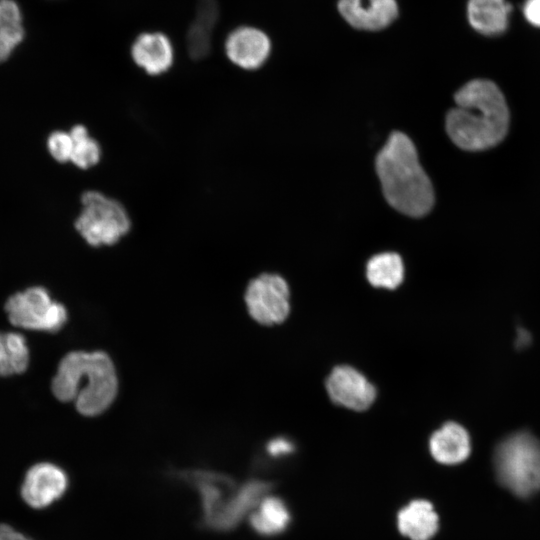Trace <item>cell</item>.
I'll return each instance as SVG.
<instances>
[{"label":"cell","mask_w":540,"mask_h":540,"mask_svg":"<svg viewBox=\"0 0 540 540\" xmlns=\"http://www.w3.org/2000/svg\"><path fill=\"white\" fill-rule=\"evenodd\" d=\"M456 107L446 117L450 139L468 151L485 150L505 137L509 111L499 88L491 81L475 79L455 94Z\"/></svg>","instance_id":"1"},{"label":"cell","mask_w":540,"mask_h":540,"mask_svg":"<svg viewBox=\"0 0 540 540\" xmlns=\"http://www.w3.org/2000/svg\"><path fill=\"white\" fill-rule=\"evenodd\" d=\"M118 378L114 363L103 351H72L60 361L52 380V392L62 401H74L88 417L105 412L114 402Z\"/></svg>","instance_id":"2"},{"label":"cell","mask_w":540,"mask_h":540,"mask_svg":"<svg viewBox=\"0 0 540 540\" xmlns=\"http://www.w3.org/2000/svg\"><path fill=\"white\" fill-rule=\"evenodd\" d=\"M376 171L384 196L393 208L413 217L430 211L433 186L408 136L401 132L390 135L376 157Z\"/></svg>","instance_id":"3"},{"label":"cell","mask_w":540,"mask_h":540,"mask_svg":"<svg viewBox=\"0 0 540 540\" xmlns=\"http://www.w3.org/2000/svg\"><path fill=\"white\" fill-rule=\"evenodd\" d=\"M184 477L198 490L204 521L217 530L235 527L267 495L270 484L251 480L237 487L227 476L209 471L186 472Z\"/></svg>","instance_id":"4"},{"label":"cell","mask_w":540,"mask_h":540,"mask_svg":"<svg viewBox=\"0 0 540 540\" xmlns=\"http://www.w3.org/2000/svg\"><path fill=\"white\" fill-rule=\"evenodd\" d=\"M494 467L498 482L516 496L540 491V440L524 431L508 436L495 449Z\"/></svg>","instance_id":"5"},{"label":"cell","mask_w":540,"mask_h":540,"mask_svg":"<svg viewBox=\"0 0 540 540\" xmlns=\"http://www.w3.org/2000/svg\"><path fill=\"white\" fill-rule=\"evenodd\" d=\"M81 203L82 210L75 227L89 245H113L129 232L130 217L116 199L89 190L81 196Z\"/></svg>","instance_id":"6"},{"label":"cell","mask_w":540,"mask_h":540,"mask_svg":"<svg viewBox=\"0 0 540 540\" xmlns=\"http://www.w3.org/2000/svg\"><path fill=\"white\" fill-rule=\"evenodd\" d=\"M10 322L24 329L57 332L67 322V310L43 287H31L12 295L5 304Z\"/></svg>","instance_id":"7"},{"label":"cell","mask_w":540,"mask_h":540,"mask_svg":"<svg viewBox=\"0 0 540 540\" xmlns=\"http://www.w3.org/2000/svg\"><path fill=\"white\" fill-rule=\"evenodd\" d=\"M290 291L279 275L265 273L252 279L245 291L249 315L259 324L274 325L284 322L290 312Z\"/></svg>","instance_id":"8"},{"label":"cell","mask_w":540,"mask_h":540,"mask_svg":"<svg viewBox=\"0 0 540 540\" xmlns=\"http://www.w3.org/2000/svg\"><path fill=\"white\" fill-rule=\"evenodd\" d=\"M326 390L337 405L354 411L367 410L376 399V388L349 365L336 366L326 379Z\"/></svg>","instance_id":"9"},{"label":"cell","mask_w":540,"mask_h":540,"mask_svg":"<svg viewBox=\"0 0 540 540\" xmlns=\"http://www.w3.org/2000/svg\"><path fill=\"white\" fill-rule=\"evenodd\" d=\"M66 473L52 463H39L26 473L21 495L32 508H45L59 499L67 489Z\"/></svg>","instance_id":"10"},{"label":"cell","mask_w":540,"mask_h":540,"mask_svg":"<svg viewBox=\"0 0 540 540\" xmlns=\"http://www.w3.org/2000/svg\"><path fill=\"white\" fill-rule=\"evenodd\" d=\"M338 11L353 28L378 31L398 16L396 0H339Z\"/></svg>","instance_id":"11"},{"label":"cell","mask_w":540,"mask_h":540,"mask_svg":"<svg viewBox=\"0 0 540 540\" xmlns=\"http://www.w3.org/2000/svg\"><path fill=\"white\" fill-rule=\"evenodd\" d=\"M270 48L268 36L253 27L235 29L225 43L229 60L244 69L259 68L268 58Z\"/></svg>","instance_id":"12"},{"label":"cell","mask_w":540,"mask_h":540,"mask_svg":"<svg viewBox=\"0 0 540 540\" xmlns=\"http://www.w3.org/2000/svg\"><path fill=\"white\" fill-rule=\"evenodd\" d=\"M513 6L507 0H468L467 20L478 34L488 37L504 34L510 24Z\"/></svg>","instance_id":"13"},{"label":"cell","mask_w":540,"mask_h":540,"mask_svg":"<svg viewBox=\"0 0 540 540\" xmlns=\"http://www.w3.org/2000/svg\"><path fill=\"white\" fill-rule=\"evenodd\" d=\"M133 61L150 75L166 72L173 63V47L166 35L159 32L143 33L133 42Z\"/></svg>","instance_id":"14"},{"label":"cell","mask_w":540,"mask_h":540,"mask_svg":"<svg viewBox=\"0 0 540 540\" xmlns=\"http://www.w3.org/2000/svg\"><path fill=\"white\" fill-rule=\"evenodd\" d=\"M429 450L432 457L441 464H459L470 455L469 434L460 424L447 422L431 435Z\"/></svg>","instance_id":"15"},{"label":"cell","mask_w":540,"mask_h":540,"mask_svg":"<svg viewBox=\"0 0 540 540\" xmlns=\"http://www.w3.org/2000/svg\"><path fill=\"white\" fill-rule=\"evenodd\" d=\"M438 526V515L427 500H413L397 514L398 530L410 540H430Z\"/></svg>","instance_id":"16"},{"label":"cell","mask_w":540,"mask_h":540,"mask_svg":"<svg viewBox=\"0 0 540 540\" xmlns=\"http://www.w3.org/2000/svg\"><path fill=\"white\" fill-rule=\"evenodd\" d=\"M218 17L217 0H197L195 18L186 38L187 50L192 59L201 60L210 53L212 31Z\"/></svg>","instance_id":"17"},{"label":"cell","mask_w":540,"mask_h":540,"mask_svg":"<svg viewBox=\"0 0 540 540\" xmlns=\"http://www.w3.org/2000/svg\"><path fill=\"white\" fill-rule=\"evenodd\" d=\"M291 514L285 502L266 495L250 514V524L259 534L273 536L282 533L290 524Z\"/></svg>","instance_id":"18"},{"label":"cell","mask_w":540,"mask_h":540,"mask_svg":"<svg viewBox=\"0 0 540 540\" xmlns=\"http://www.w3.org/2000/svg\"><path fill=\"white\" fill-rule=\"evenodd\" d=\"M366 277L374 287L396 289L404 280L402 258L394 252L373 256L366 265Z\"/></svg>","instance_id":"19"},{"label":"cell","mask_w":540,"mask_h":540,"mask_svg":"<svg viewBox=\"0 0 540 540\" xmlns=\"http://www.w3.org/2000/svg\"><path fill=\"white\" fill-rule=\"evenodd\" d=\"M24 38L22 14L14 0H0V62L5 61Z\"/></svg>","instance_id":"20"},{"label":"cell","mask_w":540,"mask_h":540,"mask_svg":"<svg viewBox=\"0 0 540 540\" xmlns=\"http://www.w3.org/2000/svg\"><path fill=\"white\" fill-rule=\"evenodd\" d=\"M29 363V350L23 335L0 332V376L23 373Z\"/></svg>","instance_id":"21"},{"label":"cell","mask_w":540,"mask_h":540,"mask_svg":"<svg viewBox=\"0 0 540 540\" xmlns=\"http://www.w3.org/2000/svg\"><path fill=\"white\" fill-rule=\"evenodd\" d=\"M73 141L70 161L81 169L96 165L101 157L99 143L91 138L83 125H75L69 132Z\"/></svg>","instance_id":"22"},{"label":"cell","mask_w":540,"mask_h":540,"mask_svg":"<svg viewBox=\"0 0 540 540\" xmlns=\"http://www.w3.org/2000/svg\"><path fill=\"white\" fill-rule=\"evenodd\" d=\"M48 150L58 162H67L71 159L73 141L69 132L56 131L48 138Z\"/></svg>","instance_id":"23"},{"label":"cell","mask_w":540,"mask_h":540,"mask_svg":"<svg viewBox=\"0 0 540 540\" xmlns=\"http://www.w3.org/2000/svg\"><path fill=\"white\" fill-rule=\"evenodd\" d=\"M522 14L528 24L540 28V0H524Z\"/></svg>","instance_id":"24"},{"label":"cell","mask_w":540,"mask_h":540,"mask_svg":"<svg viewBox=\"0 0 540 540\" xmlns=\"http://www.w3.org/2000/svg\"><path fill=\"white\" fill-rule=\"evenodd\" d=\"M294 446L291 441L283 437L272 439L267 445V452L273 457H281L292 453Z\"/></svg>","instance_id":"25"},{"label":"cell","mask_w":540,"mask_h":540,"mask_svg":"<svg viewBox=\"0 0 540 540\" xmlns=\"http://www.w3.org/2000/svg\"><path fill=\"white\" fill-rule=\"evenodd\" d=\"M0 540H30L7 524H0Z\"/></svg>","instance_id":"26"},{"label":"cell","mask_w":540,"mask_h":540,"mask_svg":"<svg viewBox=\"0 0 540 540\" xmlns=\"http://www.w3.org/2000/svg\"><path fill=\"white\" fill-rule=\"evenodd\" d=\"M531 342V335L525 329H518L516 347L524 348Z\"/></svg>","instance_id":"27"}]
</instances>
